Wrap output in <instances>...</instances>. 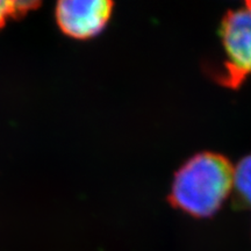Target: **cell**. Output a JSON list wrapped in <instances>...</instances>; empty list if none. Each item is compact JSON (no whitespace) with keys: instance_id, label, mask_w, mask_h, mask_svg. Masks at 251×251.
Returning <instances> with one entry per match:
<instances>
[{"instance_id":"obj_1","label":"cell","mask_w":251,"mask_h":251,"mask_svg":"<svg viewBox=\"0 0 251 251\" xmlns=\"http://www.w3.org/2000/svg\"><path fill=\"white\" fill-rule=\"evenodd\" d=\"M233 176L234 166L226 156L212 151L197 153L176 172L169 202L193 218H211L230 196Z\"/></svg>"},{"instance_id":"obj_2","label":"cell","mask_w":251,"mask_h":251,"mask_svg":"<svg viewBox=\"0 0 251 251\" xmlns=\"http://www.w3.org/2000/svg\"><path fill=\"white\" fill-rule=\"evenodd\" d=\"M219 34L226 55L220 81L235 89L251 75V0L226 13Z\"/></svg>"},{"instance_id":"obj_4","label":"cell","mask_w":251,"mask_h":251,"mask_svg":"<svg viewBox=\"0 0 251 251\" xmlns=\"http://www.w3.org/2000/svg\"><path fill=\"white\" fill-rule=\"evenodd\" d=\"M233 206L236 209H251V155L243 157L234 166Z\"/></svg>"},{"instance_id":"obj_5","label":"cell","mask_w":251,"mask_h":251,"mask_svg":"<svg viewBox=\"0 0 251 251\" xmlns=\"http://www.w3.org/2000/svg\"><path fill=\"white\" fill-rule=\"evenodd\" d=\"M39 6L40 2L36 1H0V28L4 27L9 19L24 17Z\"/></svg>"},{"instance_id":"obj_3","label":"cell","mask_w":251,"mask_h":251,"mask_svg":"<svg viewBox=\"0 0 251 251\" xmlns=\"http://www.w3.org/2000/svg\"><path fill=\"white\" fill-rule=\"evenodd\" d=\"M113 7L111 0H62L56 5V23L67 36L90 40L107 26Z\"/></svg>"}]
</instances>
